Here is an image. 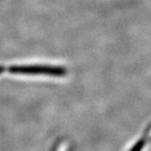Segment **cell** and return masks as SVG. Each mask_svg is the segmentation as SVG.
Segmentation results:
<instances>
[{
	"label": "cell",
	"mask_w": 151,
	"mask_h": 151,
	"mask_svg": "<svg viewBox=\"0 0 151 151\" xmlns=\"http://www.w3.org/2000/svg\"><path fill=\"white\" fill-rule=\"evenodd\" d=\"M4 67L0 65V74H1L2 72H4Z\"/></svg>",
	"instance_id": "2"
},
{
	"label": "cell",
	"mask_w": 151,
	"mask_h": 151,
	"mask_svg": "<svg viewBox=\"0 0 151 151\" xmlns=\"http://www.w3.org/2000/svg\"><path fill=\"white\" fill-rule=\"evenodd\" d=\"M13 74L24 75H47L53 76H63L66 74V70L60 66L44 65H12L9 68Z\"/></svg>",
	"instance_id": "1"
}]
</instances>
